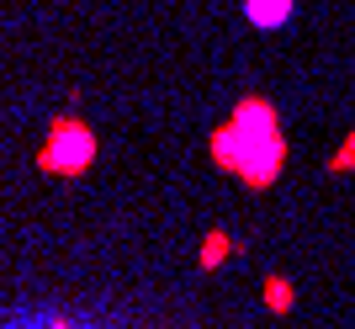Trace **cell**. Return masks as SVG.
Returning a JSON list of instances; mask_svg holds the SVG:
<instances>
[{"instance_id": "cell-1", "label": "cell", "mask_w": 355, "mask_h": 329, "mask_svg": "<svg viewBox=\"0 0 355 329\" xmlns=\"http://www.w3.org/2000/svg\"><path fill=\"white\" fill-rule=\"evenodd\" d=\"M228 133L244 138V149H239V144H228V149H212L223 170L244 176L254 192H260V186H270V180L282 176L286 138H282V122H276V112H270L266 101H244V106L234 112V122H228Z\"/></svg>"}, {"instance_id": "cell-2", "label": "cell", "mask_w": 355, "mask_h": 329, "mask_svg": "<svg viewBox=\"0 0 355 329\" xmlns=\"http://www.w3.org/2000/svg\"><path fill=\"white\" fill-rule=\"evenodd\" d=\"M90 160H96V133L80 117H69V112L53 117L48 144L37 149V170H48V176H80Z\"/></svg>"}, {"instance_id": "cell-3", "label": "cell", "mask_w": 355, "mask_h": 329, "mask_svg": "<svg viewBox=\"0 0 355 329\" xmlns=\"http://www.w3.org/2000/svg\"><path fill=\"white\" fill-rule=\"evenodd\" d=\"M244 16L254 27H286L292 22V0H244Z\"/></svg>"}, {"instance_id": "cell-4", "label": "cell", "mask_w": 355, "mask_h": 329, "mask_svg": "<svg viewBox=\"0 0 355 329\" xmlns=\"http://www.w3.org/2000/svg\"><path fill=\"white\" fill-rule=\"evenodd\" d=\"M223 255H234V239H228L223 228H212L207 244H202V271H218V266H223Z\"/></svg>"}, {"instance_id": "cell-5", "label": "cell", "mask_w": 355, "mask_h": 329, "mask_svg": "<svg viewBox=\"0 0 355 329\" xmlns=\"http://www.w3.org/2000/svg\"><path fill=\"white\" fill-rule=\"evenodd\" d=\"M266 303H270V314H286V308L297 303V287L286 282V276H270L266 282Z\"/></svg>"}, {"instance_id": "cell-6", "label": "cell", "mask_w": 355, "mask_h": 329, "mask_svg": "<svg viewBox=\"0 0 355 329\" xmlns=\"http://www.w3.org/2000/svg\"><path fill=\"white\" fill-rule=\"evenodd\" d=\"M350 164H355V133L345 138V149L334 154V160H329V176H340V170H350Z\"/></svg>"}]
</instances>
